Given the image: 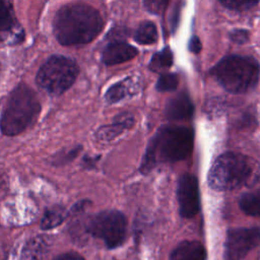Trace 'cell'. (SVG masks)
Listing matches in <instances>:
<instances>
[{"mask_svg": "<svg viewBox=\"0 0 260 260\" xmlns=\"http://www.w3.org/2000/svg\"><path fill=\"white\" fill-rule=\"evenodd\" d=\"M103 29L101 14L83 3L62 6L54 18V32L64 46L82 45L91 42Z\"/></svg>", "mask_w": 260, "mask_h": 260, "instance_id": "obj_1", "label": "cell"}, {"mask_svg": "<svg viewBox=\"0 0 260 260\" xmlns=\"http://www.w3.org/2000/svg\"><path fill=\"white\" fill-rule=\"evenodd\" d=\"M194 133L189 127L164 126L150 139L142 157L140 172L147 174L157 164L176 162L188 157L193 149Z\"/></svg>", "mask_w": 260, "mask_h": 260, "instance_id": "obj_2", "label": "cell"}, {"mask_svg": "<svg viewBox=\"0 0 260 260\" xmlns=\"http://www.w3.org/2000/svg\"><path fill=\"white\" fill-rule=\"evenodd\" d=\"M260 180V166L238 152L220 154L212 164L207 181L213 190L231 191L254 185Z\"/></svg>", "mask_w": 260, "mask_h": 260, "instance_id": "obj_3", "label": "cell"}, {"mask_svg": "<svg viewBox=\"0 0 260 260\" xmlns=\"http://www.w3.org/2000/svg\"><path fill=\"white\" fill-rule=\"evenodd\" d=\"M41 112L36 92L26 84H19L10 93L3 109L0 128L4 135H18L35 124Z\"/></svg>", "mask_w": 260, "mask_h": 260, "instance_id": "obj_4", "label": "cell"}, {"mask_svg": "<svg viewBox=\"0 0 260 260\" xmlns=\"http://www.w3.org/2000/svg\"><path fill=\"white\" fill-rule=\"evenodd\" d=\"M217 82L229 92L244 93L258 82L260 68L258 62L245 56H228L211 70Z\"/></svg>", "mask_w": 260, "mask_h": 260, "instance_id": "obj_5", "label": "cell"}, {"mask_svg": "<svg viewBox=\"0 0 260 260\" xmlns=\"http://www.w3.org/2000/svg\"><path fill=\"white\" fill-rule=\"evenodd\" d=\"M77 74L78 66L74 60L54 55L40 68L37 83L51 95H60L74 83Z\"/></svg>", "mask_w": 260, "mask_h": 260, "instance_id": "obj_6", "label": "cell"}, {"mask_svg": "<svg viewBox=\"0 0 260 260\" xmlns=\"http://www.w3.org/2000/svg\"><path fill=\"white\" fill-rule=\"evenodd\" d=\"M79 225L83 234L101 239L109 249L121 246L127 235V219L118 210L101 211Z\"/></svg>", "mask_w": 260, "mask_h": 260, "instance_id": "obj_7", "label": "cell"}, {"mask_svg": "<svg viewBox=\"0 0 260 260\" xmlns=\"http://www.w3.org/2000/svg\"><path fill=\"white\" fill-rule=\"evenodd\" d=\"M260 244V230L256 228L233 229L228 232L224 242L225 260H243Z\"/></svg>", "mask_w": 260, "mask_h": 260, "instance_id": "obj_8", "label": "cell"}, {"mask_svg": "<svg viewBox=\"0 0 260 260\" xmlns=\"http://www.w3.org/2000/svg\"><path fill=\"white\" fill-rule=\"evenodd\" d=\"M177 197L180 214L183 217H193L200 209V195L197 178L192 174L180 177L177 187Z\"/></svg>", "mask_w": 260, "mask_h": 260, "instance_id": "obj_9", "label": "cell"}, {"mask_svg": "<svg viewBox=\"0 0 260 260\" xmlns=\"http://www.w3.org/2000/svg\"><path fill=\"white\" fill-rule=\"evenodd\" d=\"M23 32L18 25L10 0H0V42H18Z\"/></svg>", "mask_w": 260, "mask_h": 260, "instance_id": "obj_10", "label": "cell"}, {"mask_svg": "<svg viewBox=\"0 0 260 260\" xmlns=\"http://www.w3.org/2000/svg\"><path fill=\"white\" fill-rule=\"evenodd\" d=\"M138 54L135 47L124 42H113L103 52V62L107 65H116L133 59Z\"/></svg>", "mask_w": 260, "mask_h": 260, "instance_id": "obj_11", "label": "cell"}, {"mask_svg": "<svg viewBox=\"0 0 260 260\" xmlns=\"http://www.w3.org/2000/svg\"><path fill=\"white\" fill-rule=\"evenodd\" d=\"M133 123L134 120L130 114H120L116 117L113 124L100 127L95 132V138L99 141H111L112 139L120 135L123 131L131 128Z\"/></svg>", "mask_w": 260, "mask_h": 260, "instance_id": "obj_12", "label": "cell"}, {"mask_svg": "<svg viewBox=\"0 0 260 260\" xmlns=\"http://www.w3.org/2000/svg\"><path fill=\"white\" fill-rule=\"evenodd\" d=\"M193 105L186 93H180L170 100L166 107V116L171 120H186L193 115Z\"/></svg>", "mask_w": 260, "mask_h": 260, "instance_id": "obj_13", "label": "cell"}, {"mask_svg": "<svg viewBox=\"0 0 260 260\" xmlns=\"http://www.w3.org/2000/svg\"><path fill=\"white\" fill-rule=\"evenodd\" d=\"M206 251L198 241H183L171 253L169 260H205Z\"/></svg>", "mask_w": 260, "mask_h": 260, "instance_id": "obj_14", "label": "cell"}, {"mask_svg": "<svg viewBox=\"0 0 260 260\" xmlns=\"http://www.w3.org/2000/svg\"><path fill=\"white\" fill-rule=\"evenodd\" d=\"M49 250V241L45 236H37L26 242L21 260H43Z\"/></svg>", "mask_w": 260, "mask_h": 260, "instance_id": "obj_15", "label": "cell"}, {"mask_svg": "<svg viewBox=\"0 0 260 260\" xmlns=\"http://www.w3.org/2000/svg\"><path fill=\"white\" fill-rule=\"evenodd\" d=\"M136 92V85L134 81L130 79H125L121 82L112 85L106 92L105 99L108 103L114 104L122 101L123 99L132 95Z\"/></svg>", "mask_w": 260, "mask_h": 260, "instance_id": "obj_16", "label": "cell"}, {"mask_svg": "<svg viewBox=\"0 0 260 260\" xmlns=\"http://www.w3.org/2000/svg\"><path fill=\"white\" fill-rule=\"evenodd\" d=\"M67 215H68V212L66 211L65 207L59 206V205L52 206L45 211L41 219V229L43 231L52 230L62 224V222L67 217Z\"/></svg>", "mask_w": 260, "mask_h": 260, "instance_id": "obj_17", "label": "cell"}, {"mask_svg": "<svg viewBox=\"0 0 260 260\" xmlns=\"http://www.w3.org/2000/svg\"><path fill=\"white\" fill-rule=\"evenodd\" d=\"M239 206L247 215L260 216V190L242 194Z\"/></svg>", "mask_w": 260, "mask_h": 260, "instance_id": "obj_18", "label": "cell"}, {"mask_svg": "<svg viewBox=\"0 0 260 260\" xmlns=\"http://www.w3.org/2000/svg\"><path fill=\"white\" fill-rule=\"evenodd\" d=\"M134 39L141 45H150L157 40V31L155 25L150 21L142 22L137 28Z\"/></svg>", "mask_w": 260, "mask_h": 260, "instance_id": "obj_19", "label": "cell"}, {"mask_svg": "<svg viewBox=\"0 0 260 260\" xmlns=\"http://www.w3.org/2000/svg\"><path fill=\"white\" fill-rule=\"evenodd\" d=\"M173 64V53L169 48H165L162 51L153 55L149 68L152 71H161L164 69H168Z\"/></svg>", "mask_w": 260, "mask_h": 260, "instance_id": "obj_20", "label": "cell"}, {"mask_svg": "<svg viewBox=\"0 0 260 260\" xmlns=\"http://www.w3.org/2000/svg\"><path fill=\"white\" fill-rule=\"evenodd\" d=\"M179 83L178 76L173 73H164L157 80L156 89L159 91H172L177 88Z\"/></svg>", "mask_w": 260, "mask_h": 260, "instance_id": "obj_21", "label": "cell"}, {"mask_svg": "<svg viewBox=\"0 0 260 260\" xmlns=\"http://www.w3.org/2000/svg\"><path fill=\"white\" fill-rule=\"evenodd\" d=\"M82 146L81 145H77V146H74L70 149H66L65 151H61L59 152L58 154H56L53 158V164L54 165H64V164H68L69 161L73 160L77 155L78 153L80 152Z\"/></svg>", "mask_w": 260, "mask_h": 260, "instance_id": "obj_22", "label": "cell"}, {"mask_svg": "<svg viewBox=\"0 0 260 260\" xmlns=\"http://www.w3.org/2000/svg\"><path fill=\"white\" fill-rule=\"evenodd\" d=\"M221 4L233 10H246L258 3L259 0H219Z\"/></svg>", "mask_w": 260, "mask_h": 260, "instance_id": "obj_23", "label": "cell"}, {"mask_svg": "<svg viewBox=\"0 0 260 260\" xmlns=\"http://www.w3.org/2000/svg\"><path fill=\"white\" fill-rule=\"evenodd\" d=\"M169 0H143L144 7L153 14H160L166 9Z\"/></svg>", "mask_w": 260, "mask_h": 260, "instance_id": "obj_24", "label": "cell"}, {"mask_svg": "<svg viewBox=\"0 0 260 260\" xmlns=\"http://www.w3.org/2000/svg\"><path fill=\"white\" fill-rule=\"evenodd\" d=\"M230 38L234 43L244 44L249 40V31L246 29H234L231 31Z\"/></svg>", "mask_w": 260, "mask_h": 260, "instance_id": "obj_25", "label": "cell"}, {"mask_svg": "<svg viewBox=\"0 0 260 260\" xmlns=\"http://www.w3.org/2000/svg\"><path fill=\"white\" fill-rule=\"evenodd\" d=\"M91 202L89 201V200H87V199H83V200H80V201H78V202H76L73 206H72V208L70 209V211L68 212V215H78V214H81L85 209H86V207L90 204Z\"/></svg>", "mask_w": 260, "mask_h": 260, "instance_id": "obj_26", "label": "cell"}, {"mask_svg": "<svg viewBox=\"0 0 260 260\" xmlns=\"http://www.w3.org/2000/svg\"><path fill=\"white\" fill-rule=\"evenodd\" d=\"M201 48H202V45H201L200 39L198 37L191 38L189 43V50L194 54H198L201 51Z\"/></svg>", "mask_w": 260, "mask_h": 260, "instance_id": "obj_27", "label": "cell"}, {"mask_svg": "<svg viewBox=\"0 0 260 260\" xmlns=\"http://www.w3.org/2000/svg\"><path fill=\"white\" fill-rule=\"evenodd\" d=\"M54 260H84V258L75 252H68L57 256Z\"/></svg>", "mask_w": 260, "mask_h": 260, "instance_id": "obj_28", "label": "cell"}, {"mask_svg": "<svg viewBox=\"0 0 260 260\" xmlns=\"http://www.w3.org/2000/svg\"><path fill=\"white\" fill-rule=\"evenodd\" d=\"M99 160V157H92V156H84L83 160H82V166L86 169H91L95 166V162Z\"/></svg>", "mask_w": 260, "mask_h": 260, "instance_id": "obj_29", "label": "cell"}]
</instances>
